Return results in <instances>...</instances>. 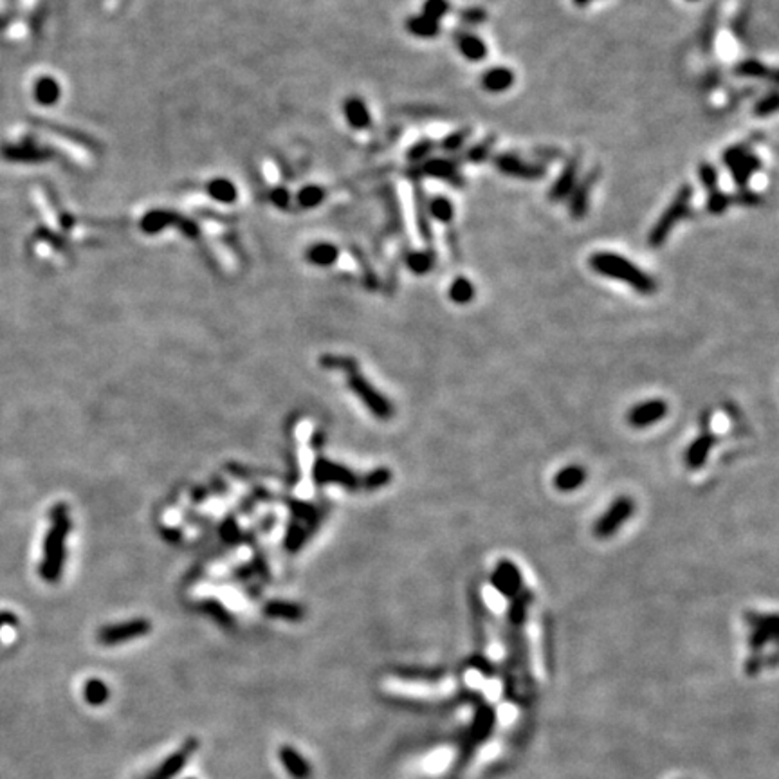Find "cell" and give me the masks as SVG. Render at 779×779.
I'll return each mask as SVG.
<instances>
[{"mask_svg":"<svg viewBox=\"0 0 779 779\" xmlns=\"http://www.w3.org/2000/svg\"><path fill=\"white\" fill-rule=\"evenodd\" d=\"M590 267L600 276H608L613 280H620L628 286L633 287L640 294H653L657 291V283L651 276H648L639 267L628 262L624 256L615 255V253H595L590 258Z\"/></svg>","mask_w":779,"mask_h":779,"instance_id":"6da1fadb","label":"cell"},{"mask_svg":"<svg viewBox=\"0 0 779 779\" xmlns=\"http://www.w3.org/2000/svg\"><path fill=\"white\" fill-rule=\"evenodd\" d=\"M69 528H71V520H69L67 509L64 506H56L53 509V514H51V527L49 533H47L46 543H44V561L42 568H40L42 579L49 583L60 579Z\"/></svg>","mask_w":779,"mask_h":779,"instance_id":"7a4b0ae2","label":"cell"},{"mask_svg":"<svg viewBox=\"0 0 779 779\" xmlns=\"http://www.w3.org/2000/svg\"><path fill=\"white\" fill-rule=\"evenodd\" d=\"M325 365L346 370V373H348V384L350 388H352V392L356 393L363 403H365V406L368 408L373 415H377V417L383 418V421H388V418L392 417L393 415L392 404L388 403V401L384 399L379 392H376V388H373L372 384L363 377V373L358 372L356 363H353L352 359L331 358L328 361H325Z\"/></svg>","mask_w":779,"mask_h":779,"instance_id":"3957f363","label":"cell"},{"mask_svg":"<svg viewBox=\"0 0 779 779\" xmlns=\"http://www.w3.org/2000/svg\"><path fill=\"white\" fill-rule=\"evenodd\" d=\"M693 197V188L689 184L678 190V194L675 195V198L671 201V204L668 206L662 217L658 218L657 224L651 229L650 236H648V242L651 247H660L665 242V238L669 236L671 229L689 213V201Z\"/></svg>","mask_w":779,"mask_h":779,"instance_id":"277c9868","label":"cell"},{"mask_svg":"<svg viewBox=\"0 0 779 779\" xmlns=\"http://www.w3.org/2000/svg\"><path fill=\"white\" fill-rule=\"evenodd\" d=\"M635 511V503L630 496H619L610 503L608 509L600 514L599 520L593 525V534L600 540L612 538L613 534L626 523Z\"/></svg>","mask_w":779,"mask_h":779,"instance_id":"5b68a950","label":"cell"},{"mask_svg":"<svg viewBox=\"0 0 779 779\" xmlns=\"http://www.w3.org/2000/svg\"><path fill=\"white\" fill-rule=\"evenodd\" d=\"M723 163L727 164V168L733 174L734 181H736L741 190L747 186V183H749L754 171L761 168V161L749 152V143H741V145H736L727 150L723 154Z\"/></svg>","mask_w":779,"mask_h":779,"instance_id":"8992f818","label":"cell"},{"mask_svg":"<svg viewBox=\"0 0 779 779\" xmlns=\"http://www.w3.org/2000/svg\"><path fill=\"white\" fill-rule=\"evenodd\" d=\"M150 631V623L146 619H136L123 624H111L98 631V643L105 646H114V644L126 643V640L143 637Z\"/></svg>","mask_w":779,"mask_h":779,"instance_id":"52a82bcc","label":"cell"},{"mask_svg":"<svg viewBox=\"0 0 779 779\" xmlns=\"http://www.w3.org/2000/svg\"><path fill=\"white\" fill-rule=\"evenodd\" d=\"M491 585L498 590L502 595L514 599L523 590L521 572L511 559H500L496 568L491 574Z\"/></svg>","mask_w":779,"mask_h":779,"instance_id":"ba28073f","label":"cell"},{"mask_svg":"<svg viewBox=\"0 0 779 779\" xmlns=\"http://www.w3.org/2000/svg\"><path fill=\"white\" fill-rule=\"evenodd\" d=\"M668 411L669 406L665 401L650 399L631 408L626 415V421L631 428L643 430V428H650L660 422L668 415Z\"/></svg>","mask_w":779,"mask_h":779,"instance_id":"9c48e42d","label":"cell"},{"mask_svg":"<svg viewBox=\"0 0 779 779\" xmlns=\"http://www.w3.org/2000/svg\"><path fill=\"white\" fill-rule=\"evenodd\" d=\"M494 166L498 168L500 171L507 175H513V177H520V179H541L547 171V168L543 164L536 163H527V161L520 159L518 156L513 154H500V156L493 157Z\"/></svg>","mask_w":779,"mask_h":779,"instance_id":"30bf717a","label":"cell"},{"mask_svg":"<svg viewBox=\"0 0 779 779\" xmlns=\"http://www.w3.org/2000/svg\"><path fill=\"white\" fill-rule=\"evenodd\" d=\"M197 747H198V741L195 740V738H190V740H188L186 743L177 750V753L168 756L166 760L163 761V765H161V767L157 768V770L154 772L149 779H171L174 775H177L181 770H183L184 765L188 763V760L194 756Z\"/></svg>","mask_w":779,"mask_h":779,"instance_id":"8fae6325","label":"cell"},{"mask_svg":"<svg viewBox=\"0 0 779 779\" xmlns=\"http://www.w3.org/2000/svg\"><path fill=\"white\" fill-rule=\"evenodd\" d=\"M715 444H716V437L713 435V431H709L705 426H703L702 433H700L698 437L689 444L688 451H685V456H684L685 468H688L689 471H696V469L703 468L707 462V456H709L711 449L715 448Z\"/></svg>","mask_w":779,"mask_h":779,"instance_id":"7c38bea8","label":"cell"},{"mask_svg":"<svg viewBox=\"0 0 779 779\" xmlns=\"http://www.w3.org/2000/svg\"><path fill=\"white\" fill-rule=\"evenodd\" d=\"M749 624H753V635L749 639V646L754 651H760L765 644L775 639L778 635V619L775 615H758V613H749L747 615Z\"/></svg>","mask_w":779,"mask_h":779,"instance_id":"4fadbf2b","label":"cell"},{"mask_svg":"<svg viewBox=\"0 0 779 779\" xmlns=\"http://www.w3.org/2000/svg\"><path fill=\"white\" fill-rule=\"evenodd\" d=\"M599 175H600V168H593V170L588 171V175H586L585 179L581 181V183H578L574 186V190H572V201H571V213L574 218H583L586 213V209H588V201H590V194H592V188L593 184L597 183V179H599Z\"/></svg>","mask_w":779,"mask_h":779,"instance_id":"5bb4252c","label":"cell"},{"mask_svg":"<svg viewBox=\"0 0 779 779\" xmlns=\"http://www.w3.org/2000/svg\"><path fill=\"white\" fill-rule=\"evenodd\" d=\"M579 166H581V159H579V154H578V156H572L571 159L566 161V164H565V168H563L561 175L558 177V181H556L554 186H552L551 195H548L552 201H561L563 197H566V195L572 194L574 186L578 184Z\"/></svg>","mask_w":779,"mask_h":779,"instance_id":"9a60e30c","label":"cell"},{"mask_svg":"<svg viewBox=\"0 0 779 779\" xmlns=\"http://www.w3.org/2000/svg\"><path fill=\"white\" fill-rule=\"evenodd\" d=\"M424 174L430 175V177H437V179L448 181L453 186L460 188L464 186V179L462 175L458 174V164L451 159H444V157H435L430 159L424 164Z\"/></svg>","mask_w":779,"mask_h":779,"instance_id":"2e32d148","label":"cell"},{"mask_svg":"<svg viewBox=\"0 0 779 779\" xmlns=\"http://www.w3.org/2000/svg\"><path fill=\"white\" fill-rule=\"evenodd\" d=\"M494 725H496V713H494L493 705H487V703L478 705L471 725V740L475 743H483L494 730Z\"/></svg>","mask_w":779,"mask_h":779,"instance_id":"e0dca14e","label":"cell"},{"mask_svg":"<svg viewBox=\"0 0 779 779\" xmlns=\"http://www.w3.org/2000/svg\"><path fill=\"white\" fill-rule=\"evenodd\" d=\"M280 761L287 772L294 779H311L312 768L311 763L298 753L294 747L283 745L280 747Z\"/></svg>","mask_w":779,"mask_h":779,"instance_id":"ac0fdd59","label":"cell"},{"mask_svg":"<svg viewBox=\"0 0 779 779\" xmlns=\"http://www.w3.org/2000/svg\"><path fill=\"white\" fill-rule=\"evenodd\" d=\"M585 482L586 471L581 466H566V468L559 469L554 476L556 489L563 491V493H572V491L579 489Z\"/></svg>","mask_w":779,"mask_h":779,"instance_id":"d6986e66","label":"cell"},{"mask_svg":"<svg viewBox=\"0 0 779 779\" xmlns=\"http://www.w3.org/2000/svg\"><path fill=\"white\" fill-rule=\"evenodd\" d=\"M514 74L511 69L494 67L482 76V85L489 92H503L513 85Z\"/></svg>","mask_w":779,"mask_h":779,"instance_id":"ffe728a7","label":"cell"},{"mask_svg":"<svg viewBox=\"0 0 779 779\" xmlns=\"http://www.w3.org/2000/svg\"><path fill=\"white\" fill-rule=\"evenodd\" d=\"M456 44H458L460 53L464 54L469 61H480L486 58L487 54L486 44L482 42V39L475 36V34L464 33L462 36L456 39Z\"/></svg>","mask_w":779,"mask_h":779,"instance_id":"44dd1931","label":"cell"},{"mask_svg":"<svg viewBox=\"0 0 779 779\" xmlns=\"http://www.w3.org/2000/svg\"><path fill=\"white\" fill-rule=\"evenodd\" d=\"M111 691H109L107 684L98 678H91V680L85 682L84 685V698L85 702L91 703V705H103L107 702Z\"/></svg>","mask_w":779,"mask_h":779,"instance_id":"7402d4cb","label":"cell"},{"mask_svg":"<svg viewBox=\"0 0 779 779\" xmlns=\"http://www.w3.org/2000/svg\"><path fill=\"white\" fill-rule=\"evenodd\" d=\"M473 296H475V287H473V283L468 278H456L451 283V287H449V298L458 305L469 303L473 300Z\"/></svg>","mask_w":779,"mask_h":779,"instance_id":"603a6c76","label":"cell"},{"mask_svg":"<svg viewBox=\"0 0 779 779\" xmlns=\"http://www.w3.org/2000/svg\"><path fill=\"white\" fill-rule=\"evenodd\" d=\"M438 22L437 20L430 19V16H415V19L410 20V31L413 34H418V36H424V39H430V36H435V34H438Z\"/></svg>","mask_w":779,"mask_h":779,"instance_id":"cb8c5ba5","label":"cell"},{"mask_svg":"<svg viewBox=\"0 0 779 779\" xmlns=\"http://www.w3.org/2000/svg\"><path fill=\"white\" fill-rule=\"evenodd\" d=\"M430 213L442 224H449L453 221V204L446 197H435L430 201Z\"/></svg>","mask_w":779,"mask_h":779,"instance_id":"d4e9b609","label":"cell"},{"mask_svg":"<svg viewBox=\"0 0 779 779\" xmlns=\"http://www.w3.org/2000/svg\"><path fill=\"white\" fill-rule=\"evenodd\" d=\"M494 139H496V137L491 136V137H486L483 141H480L478 145L473 146V149H469L468 152H466V159H468L469 163H482V161H486L487 157L491 156V149H493L494 145Z\"/></svg>","mask_w":779,"mask_h":779,"instance_id":"484cf974","label":"cell"},{"mask_svg":"<svg viewBox=\"0 0 779 779\" xmlns=\"http://www.w3.org/2000/svg\"><path fill=\"white\" fill-rule=\"evenodd\" d=\"M433 266H435V253L431 251L415 253V255L410 256V267L418 274L428 273V271H430Z\"/></svg>","mask_w":779,"mask_h":779,"instance_id":"4316f807","label":"cell"},{"mask_svg":"<svg viewBox=\"0 0 779 779\" xmlns=\"http://www.w3.org/2000/svg\"><path fill=\"white\" fill-rule=\"evenodd\" d=\"M698 174H700V181H702V184L705 186V190L709 191V194L718 190V174H716L713 164L702 163L700 164Z\"/></svg>","mask_w":779,"mask_h":779,"instance_id":"83f0119b","label":"cell"},{"mask_svg":"<svg viewBox=\"0 0 779 779\" xmlns=\"http://www.w3.org/2000/svg\"><path fill=\"white\" fill-rule=\"evenodd\" d=\"M469 136H471V130L469 129L449 134V136L442 141V145H441L442 150H446V152H456V150H460L462 146H464L466 139H468Z\"/></svg>","mask_w":779,"mask_h":779,"instance_id":"f1b7e54d","label":"cell"},{"mask_svg":"<svg viewBox=\"0 0 779 779\" xmlns=\"http://www.w3.org/2000/svg\"><path fill=\"white\" fill-rule=\"evenodd\" d=\"M736 74H740V76L765 78V76H768V69L765 67V65H761L760 61L747 60V61H743V64L738 65Z\"/></svg>","mask_w":779,"mask_h":779,"instance_id":"f546056e","label":"cell"},{"mask_svg":"<svg viewBox=\"0 0 779 779\" xmlns=\"http://www.w3.org/2000/svg\"><path fill=\"white\" fill-rule=\"evenodd\" d=\"M449 9H451V6H449L448 0H426V4H424V15L438 22V20H441L442 16L449 11Z\"/></svg>","mask_w":779,"mask_h":779,"instance_id":"4dcf8cb0","label":"cell"},{"mask_svg":"<svg viewBox=\"0 0 779 779\" xmlns=\"http://www.w3.org/2000/svg\"><path fill=\"white\" fill-rule=\"evenodd\" d=\"M730 197H727L725 194H722L720 190L716 191H711L709 194V201H707V209L711 211V213H722V211H725L727 206L730 204Z\"/></svg>","mask_w":779,"mask_h":779,"instance_id":"1f68e13d","label":"cell"},{"mask_svg":"<svg viewBox=\"0 0 779 779\" xmlns=\"http://www.w3.org/2000/svg\"><path fill=\"white\" fill-rule=\"evenodd\" d=\"M267 613L273 617H286V619H298L301 615V610L294 608L293 605H269Z\"/></svg>","mask_w":779,"mask_h":779,"instance_id":"d6a6232c","label":"cell"},{"mask_svg":"<svg viewBox=\"0 0 779 779\" xmlns=\"http://www.w3.org/2000/svg\"><path fill=\"white\" fill-rule=\"evenodd\" d=\"M775 111H778V96H775V92H772L770 96L761 99V101L756 105V114L760 116V118L774 114Z\"/></svg>","mask_w":779,"mask_h":779,"instance_id":"836d02e7","label":"cell"},{"mask_svg":"<svg viewBox=\"0 0 779 779\" xmlns=\"http://www.w3.org/2000/svg\"><path fill=\"white\" fill-rule=\"evenodd\" d=\"M390 478H392V473L388 471V469H377V471L370 473V475L366 476V486H368L370 489H377V487L390 482Z\"/></svg>","mask_w":779,"mask_h":779,"instance_id":"e575fe53","label":"cell"},{"mask_svg":"<svg viewBox=\"0 0 779 779\" xmlns=\"http://www.w3.org/2000/svg\"><path fill=\"white\" fill-rule=\"evenodd\" d=\"M469 665H471V668H476L478 671H482L483 675H494V673H496L494 665L491 664L486 657H482V655H475V657L469 660Z\"/></svg>","mask_w":779,"mask_h":779,"instance_id":"d590c367","label":"cell"},{"mask_svg":"<svg viewBox=\"0 0 779 779\" xmlns=\"http://www.w3.org/2000/svg\"><path fill=\"white\" fill-rule=\"evenodd\" d=\"M730 201L738 202V204L750 206V204H758V202H760V197H758L756 194H753V191H749V190H745V188H743V190H740V194H738L736 197L730 198Z\"/></svg>","mask_w":779,"mask_h":779,"instance_id":"8d00e7d4","label":"cell"},{"mask_svg":"<svg viewBox=\"0 0 779 779\" xmlns=\"http://www.w3.org/2000/svg\"><path fill=\"white\" fill-rule=\"evenodd\" d=\"M460 19L464 20L466 24H478L486 20V13L482 9H468V11L460 13Z\"/></svg>","mask_w":779,"mask_h":779,"instance_id":"74e56055","label":"cell"},{"mask_svg":"<svg viewBox=\"0 0 779 779\" xmlns=\"http://www.w3.org/2000/svg\"><path fill=\"white\" fill-rule=\"evenodd\" d=\"M763 662H765V658L761 657L760 653H758V655H753V657H749V660H747V664H745L747 675H756V673L760 671L761 668H763Z\"/></svg>","mask_w":779,"mask_h":779,"instance_id":"f35d334b","label":"cell"},{"mask_svg":"<svg viewBox=\"0 0 779 779\" xmlns=\"http://www.w3.org/2000/svg\"><path fill=\"white\" fill-rule=\"evenodd\" d=\"M431 149H433V145H431L430 141H424V143H421V145L415 146V150L411 152V157H413V161H421L422 157L426 156V154L430 152Z\"/></svg>","mask_w":779,"mask_h":779,"instance_id":"ab89813d","label":"cell"},{"mask_svg":"<svg viewBox=\"0 0 779 779\" xmlns=\"http://www.w3.org/2000/svg\"><path fill=\"white\" fill-rule=\"evenodd\" d=\"M16 624V615L9 612H0V630L4 626H15Z\"/></svg>","mask_w":779,"mask_h":779,"instance_id":"60d3db41","label":"cell"},{"mask_svg":"<svg viewBox=\"0 0 779 779\" xmlns=\"http://www.w3.org/2000/svg\"><path fill=\"white\" fill-rule=\"evenodd\" d=\"M536 154L538 156H541V159H545V157H548V159L552 157V159H554V157L559 156L558 150H551V149H538Z\"/></svg>","mask_w":779,"mask_h":779,"instance_id":"b9f144b4","label":"cell"},{"mask_svg":"<svg viewBox=\"0 0 779 779\" xmlns=\"http://www.w3.org/2000/svg\"><path fill=\"white\" fill-rule=\"evenodd\" d=\"M574 2H576V4H578V6H585V4H588V0H574Z\"/></svg>","mask_w":779,"mask_h":779,"instance_id":"7bdbcfd3","label":"cell"}]
</instances>
